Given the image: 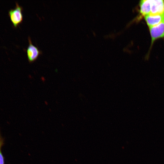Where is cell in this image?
Masks as SVG:
<instances>
[{
    "label": "cell",
    "instance_id": "1",
    "mask_svg": "<svg viewBox=\"0 0 164 164\" xmlns=\"http://www.w3.org/2000/svg\"><path fill=\"white\" fill-rule=\"evenodd\" d=\"M23 9L22 7L16 2L15 8L9 11V15L10 19L15 27H16L22 21Z\"/></svg>",
    "mask_w": 164,
    "mask_h": 164
},
{
    "label": "cell",
    "instance_id": "2",
    "mask_svg": "<svg viewBox=\"0 0 164 164\" xmlns=\"http://www.w3.org/2000/svg\"><path fill=\"white\" fill-rule=\"evenodd\" d=\"M151 38L150 49L155 41L160 38H164V22L157 25L149 27Z\"/></svg>",
    "mask_w": 164,
    "mask_h": 164
},
{
    "label": "cell",
    "instance_id": "3",
    "mask_svg": "<svg viewBox=\"0 0 164 164\" xmlns=\"http://www.w3.org/2000/svg\"><path fill=\"white\" fill-rule=\"evenodd\" d=\"M28 39L29 45L26 50L27 55L28 61L31 63L36 60L42 52L37 47L32 44L29 36L28 37Z\"/></svg>",
    "mask_w": 164,
    "mask_h": 164
},
{
    "label": "cell",
    "instance_id": "4",
    "mask_svg": "<svg viewBox=\"0 0 164 164\" xmlns=\"http://www.w3.org/2000/svg\"><path fill=\"white\" fill-rule=\"evenodd\" d=\"M144 18L149 27L157 25L164 22V14H149L145 16Z\"/></svg>",
    "mask_w": 164,
    "mask_h": 164
},
{
    "label": "cell",
    "instance_id": "5",
    "mask_svg": "<svg viewBox=\"0 0 164 164\" xmlns=\"http://www.w3.org/2000/svg\"><path fill=\"white\" fill-rule=\"evenodd\" d=\"M164 14V0H151L150 14Z\"/></svg>",
    "mask_w": 164,
    "mask_h": 164
},
{
    "label": "cell",
    "instance_id": "6",
    "mask_svg": "<svg viewBox=\"0 0 164 164\" xmlns=\"http://www.w3.org/2000/svg\"><path fill=\"white\" fill-rule=\"evenodd\" d=\"M139 17L144 16L151 12V0H142L139 3Z\"/></svg>",
    "mask_w": 164,
    "mask_h": 164
},
{
    "label": "cell",
    "instance_id": "7",
    "mask_svg": "<svg viewBox=\"0 0 164 164\" xmlns=\"http://www.w3.org/2000/svg\"><path fill=\"white\" fill-rule=\"evenodd\" d=\"M3 143V140L0 137V164H4V159L1 151V148Z\"/></svg>",
    "mask_w": 164,
    "mask_h": 164
}]
</instances>
